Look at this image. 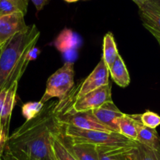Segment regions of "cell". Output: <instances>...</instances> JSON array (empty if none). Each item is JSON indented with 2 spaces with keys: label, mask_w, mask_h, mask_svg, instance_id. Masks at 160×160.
Listing matches in <instances>:
<instances>
[{
  "label": "cell",
  "mask_w": 160,
  "mask_h": 160,
  "mask_svg": "<svg viewBox=\"0 0 160 160\" xmlns=\"http://www.w3.org/2000/svg\"><path fill=\"white\" fill-rule=\"evenodd\" d=\"M58 102L45 103L40 113L25 121L9 136L6 145L24 153L31 160H57L51 145V133L57 127Z\"/></svg>",
  "instance_id": "cell-1"
},
{
  "label": "cell",
  "mask_w": 160,
  "mask_h": 160,
  "mask_svg": "<svg viewBox=\"0 0 160 160\" xmlns=\"http://www.w3.org/2000/svg\"><path fill=\"white\" fill-rule=\"evenodd\" d=\"M40 34L35 24L28 25L3 44L0 52V91L19 83L29 64L28 52L35 46Z\"/></svg>",
  "instance_id": "cell-2"
},
{
  "label": "cell",
  "mask_w": 160,
  "mask_h": 160,
  "mask_svg": "<svg viewBox=\"0 0 160 160\" xmlns=\"http://www.w3.org/2000/svg\"><path fill=\"white\" fill-rule=\"evenodd\" d=\"M77 88L62 101H59L56 108V120L60 126L70 125L84 130H95V131L112 132L106 126L102 124L95 118L92 112H76L71 106L72 100L76 93Z\"/></svg>",
  "instance_id": "cell-3"
},
{
  "label": "cell",
  "mask_w": 160,
  "mask_h": 160,
  "mask_svg": "<svg viewBox=\"0 0 160 160\" xmlns=\"http://www.w3.org/2000/svg\"><path fill=\"white\" fill-rule=\"evenodd\" d=\"M60 126V125H59ZM63 136L69 142H85L97 145H129L136 141L131 140L120 133L84 130L75 127L65 125L60 126Z\"/></svg>",
  "instance_id": "cell-4"
},
{
  "label": "cell",
  "mask_w": 160,
  "mask_h": 160,
  "mask_svg": "<svg viewBox=\"0 0 160 160\" xmlns=\"http://www.w3.org/2000/svg\"><path fill=\"white\" fill-rule=\"evenodd\" d=\"M74 87V70L73 62H67L48 78L46 88L39 102L43 104L53 98L63 100Z\"/></svg>",
  "instance_id": "cell-5"
},
{
  "label": "cell",
  "mask_w": 160,
  "mask_h": 160,
  "mask_svg": "<svg viewBox=\"0 0 160 160\" xmlns=\"http://www.w3.org/2000/svg\"><path fill=\"white\" fill-rule=\"evenodd\" d=\"M76 93L71 103L73 110L76 112H89L112 100V86L109 82L107 85L95 89L79 98L75 97Z\"/></svg>",
  "instance_id": "cell-6"
},
{
  "label": "cell",
  "mask_w": 160,
  "mask_h": 160,
  "mask_svg": "<svg viewBox=\"0 0 160 160\" xmlns=\"http://www.w3.org/2000/svg\"><path fill=\"white\" fill-rule=\"evenodd\" d=\"M18 83H15L7 88L0 91V124L5 138L9 137V124L12 109L17 102Z\"/></svg>",
  "instance_id": "cell-7"
},
{
  "label": "cell",
  "mask_w": 160,
  "mask_h": 160,
  "mask_svg": "<svg viewBox=\"0 0 160 160\" xmlns=\"http://www.w3.org/2000/svg\"><path fill=\"white\" fill-rule=\"evenodd\" d=\"M109 68L101 59L93 71L78 86L75 97L79 98L95 89L107 85L109 83Z\"/></svg>",
  "instance_id": "cell-8"
},
{
  "label": "cell",
  "mask_w": 160,
  "mask_h": 160,
  "mask_svg": "<svg viewBox=\"0 0 160 160\" xmlns=\"http://www.w3.org/2000/svg\"><path fill=\"white\" fill-rule=\"evenodd\" d=\"M90 112L99 123L109 128L111 131L120 133L119 122L124 113L117 108L112 100L106 102L102 106Z\"/></svg>",
  "instance_id": "cell-9"
},
{
  "label": "cell",
  "mask_w": 160,
  "mask_h": 160,
  "mask_svg": "<svg viewBox=\"0 0 160 160\" xmlns=\"http://www.w3.org/2000/svg\"><path fill=\"white\" fill-rule=\"evenodd\" d=\"M99 160H138L137 142L129 145H98Z\"/></svg>",
  "instance_id": "cell-10"
},
{
  "label": "cell",
  "mask_w": 160,
  "mask_h": 160,
  "mask_svg": "<svg viewBox=\"0 0 160 160\" xmlns=\"http://www.w3.org/2000/svg\"><path fill=\"white\" fill-rule=\"evenodd\" d=\"M24 14L18 12L0 17V45L27 28Z\"/></svg>",
  "instance_id": "cell-11"
},
{
  "label": "cell",
  "mask_w": 160,
  "mask_h": 160,
  "mask_svg": "<svg viewBox=\"0 0 160 160\" xmlns=\"http://www.w3.org/2000/svg\"><path fill=\"white\" fill-rule=\"evenodd\" d=\"M139 14L144 27L153 36H160V12L148 0L139 8Z\"/></svg>",
  "instance_id": "cell-12"
},
{
  "label": "cell",
  "mask_w": 160,
  "mask_h": 160,
  "mask_svg": "<svg viewBox=\"0 0 160 160\" xmlns=\"http://www.w3.org/2000/svg\"><path fill=\"white\" fill-rule=\"evenodd\" d=\"M136 120L137 138L136 142L148 148L160 152V138L156 129L147 128L140 121V114L134 115Z\"/></svg>",
  "instance_id": "cell-13"
},
{
  "label": "cell",
  "mask_w": 160,
  "mask_h": 160,
  "mask_svg": "<svg viewBox=\"0 0 160 160\" xmlns=\"http://www.w3.org/2000/svg\"><path fill=\"white\" fill-rule=\"evenodd\" d=\"M51 145L58 160H77L69 149L59 124L51 133Z\"/></svg>",
  "instance_id": "cell-14"
},
{
  "label": "cell",
  "mask_w": 160,
  "mask_h": 160,
  "mask_svg": "<svg viewBox=\"0 0 160 160\" xmlns=\"http://www.w3.org/2000/svg\"><path fill=\"white\" fill-rule=\"evenodd\" d=\"M64 139L68 145L69 149L77 160H99L97 145L85 142H69L65 137Z\"/></svg>",
  "instance_id": "cell-15"
},
{
  "label": "cell",
  "mask_w": 160,
  "mask_h": 160,
  "mask_svg": "<svg viewBox=\"0 0 160 160\" xmlns=\"http://www.w3.org/2000/svg\"><path fill=\"white\" fill-rule=\"evenodd\" d=\"M109 72L114 82L120 87L126 88L131 83L129 72L127 69L123 58L120 54L109 68Z\"/></svg>",
  "instance_id": "cell-16"
},
{
  "label": "cell",
  "mask_w": 160,
  "mask_h": 160,
  "mask_svg": "<svg viewBox=\"0 0 160 160\" xmlns=\"http://www.w3.org/2000/svg\"><path fill=\"white\" fill-rule=\"evenodd\" d=\"M118 55V49H117L113 34L112 32L106 33L103 38L102 59L104 61L108 68H109L112 66Z\"/></svg>",
  "instance_id": "cell-17"
},
{
  "label": "cell",
  "mask_w": 160,
  "mask_h": 160,
  "mask_svg": "<svg viewBox=\"0 0 160 160\" xmlns=\"http://www.w3.org/2000/svg\"><path fill=\"white\" fill-rule=\"evenodd\" d=\"M119 130L120 134L131 140L136 141L137 129H136V120L134 115L123 114L119 122Z\"/></svg>",
  "instance_id": "cell-18"
},
{
  "label": "cell",
  "mask_w": 160,
  "mask_h": 160,
  "mask_svg": "<svg viewBox=\"0 0 160 160\" xmlns=\"http://www.w3.org/2000/svg\"><path fill=\"white\" fill-rule=\"evenodd\" d=\"M44 106L45 104L40 102H29L25 103L21 107L22 115L25 117L26 121L31 120L40 113Z\"/></svg>",
  "instance_id": "cell-19"
},
{
  "label": "cell",
  "mask_w": 160,
  "mask_h": 160,
  "mask_svg": "<svg viewBox=\"0 0 160 160\" xmlns=\"http://www.w3.org/2000/svg\"><path fill=\"white\" fill-rule=\"evenodd\" d=\"M138 160H160V152L148 148L137 142Z\"/></svg>",
  "instance_id": "cell-20"
},
{
  "label": "cell",
  "mask_w": 160,
  "mask_h": 160,
  "mask_svg": "<svg viewBox=\"0 0 160 160\" xmlns=\"http://www.w3.org/2000/svg\"><path fill=\"white\" fill-rule=\"evenodd\" d=\"M140 121L147 128L156 129L160 125V116L152 111H146L140 114Z\"/></svg>",
  "instance_id": "cell-21"
},
{
  "label": "cell",
  "mask_w": 160,
  "mask_h": 160,
  "mask_svg": "<svg viewBox=\"0 0 160 160\" xmlns=\"http://www.w3.org/2000/svg\"><path fill=\"white\" fill-rule=\"evenodd\" d=\"M0 160H31L22 152L12 149L5 145L4 148L0 155Z\"/></svg>",
  "instance_id": "cell-22"
},
{
  "label": "cell",
  "mask_w": 160,
  "mask_h": 160,
  "mask_svg": "<svg viewBox=\"0 0 160 160\" xmlns=\"http://www.w3.org/2000/svg\"><path fill=\"white\" fill-rule=\"evenodd\" d=\"M18 12H20V11L11 1L0 0V17Z\"/></svg>",
  "instance_id": "cell-23"
},
{
  "label": "cell",
  "mask_w": 160,
  "mask_h": 160,
  "mask_svg": "<svg viewBox=\"0 0 160 160\" xmlns=\"http://www.w3.org/2000/svg\"><path fill=\"white\" fill-rule=\"evenodd\" d=\"M12 2L19 9V10L25 14L27 13L28 11V0H9Z\"/></svg>",
  "instance_id": "cell-24"
},
{
  "label": "cell",
  "mask_w": 160,
  "mask_h": 160,
  "mask_svg": "<svg viewBox=\"0 0 160 160\" xmlns=\"http://www.w3.org/2000/svg\"><path fill=\"white\" fill-rule=\"evenodd\" d=\"M40 53H41L40 49H39L38 48H37L36 46H34V48H31V49L28 52V57H27L28 62H30L31 61L35 60V59L38 58V56H39V54H40Z\"/></svg>",
  "instance_id": "cell-25"
},
{
  "label": "cell",
  "mask_w": 160,
  "mask_h": 160,
  "mask_svg": "<svg viewBox=\"0 0 160 160\" xmlns=\"http://www.w3.org/2000/svg\"><path fill=\"white\" fill-rule=\"evenodd\" d=\"M31 1L34 5L37 11H40L45 7V5L48 3V0H31Z\"/></svg>",
  "instance_id": "cell-26"
},
{
  "label": "cell",
  "mask_w": 160,
  "mask_h": 160,
  "mask_svg": "<svg viewBox=\"0 0 160 160\" xmlns=\"http://www.w3.org/2000/svg\"><path fill=\"white\" fill-rule=\"evenodd\" d=\"M6 142H7V140L5 138L4 135H3L2 130L1 124H0V155H1L2 152V150H3V148H4L5 145H6Z\"/></svg>",
  "instance_id": "cell-27"
},
{
  "label": "cell",
  "mask_w": 160,
  "mask_h": 160,
  "mask_svg": "<svg viewBox=\"0 0 160 160\" xmlns=\"http://www.w3.org/2000/svg\"><path fill=\"white\" fill-rule=\"evenodd\" d=\"M135 4H137V6H138V8H141L145 2H146L148 0H132Z\"/></svg>",
  "instance_id": "cell-28"
},
{
  "label": "cell",
  "mask_w": 160,
  "mask_h": 160,
  "mask_svg": "<svg viewBox=\"0 0 160 160\" xmlns=\"http://www.w3.org/2000/svg\"><path fill=\"white\" fill-rule=\"evenodd\" d=\"M149 2H151L155 6H156V9L160 12V0H148Z\"/></svg>",
  "instance_id": "cell-29"
},
{
  "label": "cell",
  "mask_w": 160,
  "mask_h": 160,
  "mask_svg": "<svg viewBox=\"0 0 160 160\" xmlns=\"http://www.w3.org/2000/svg\"><path fill=\"white\" fill-rule=\"evenodd\" d=\"M154 37L156 38V40H157L158 43H159V46H160V36H154Z\"/></svg>",
  "instance_id": "cell-30"
},
{
  "label": "cell",
  "mask_w": 160,
  "mask_h": 160,
  "mask_svg": "<svg viewBox=\"0 0 160 160\" xmlns=\"http://www.w3.org/2000/svg\"><path fill=\"white\" fill-rule=\"evenodd\" d=\"M64 1L70 3V2H78V1H79V0H64Z\"/></svg>",
  "instance_id": "cell-31"
},
{
  "label": "cell",
  "mask_w": 160,
  "mask_h": 160,
  "mask_svg": "<svg viewBox=\"0 0 160 160\" xmlns=\"http://www.w3.org/2000/svg\"><path fill=\"white\" fill-rule=\"evenodd\" d=\"M2 45H0V52H1V49H2Z\"/></svg>",
  "instance_id": "cell-32"
},
{
  "label": "cell",
  "mask_w": 160,
  "mask_h": 160,
  "mask_svg": "<svg viewBox=\"0 0 160 160\" xmlns=\"http://www.w3.org/2000/svg\"><path fill=\"white\" fill-rule=\"evenodd\" d=\"M57 160H58V159H57Z\"/></svg>",
  "instance_id": "cell-33"
}]
</instances>
